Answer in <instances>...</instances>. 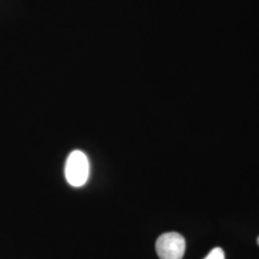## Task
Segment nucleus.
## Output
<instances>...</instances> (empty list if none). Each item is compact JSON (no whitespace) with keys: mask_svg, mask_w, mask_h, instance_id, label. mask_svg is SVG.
<instances>
[{"mask_svg":"<svg viewBox=\"0 0 259 259\" xmlns=\"http://www.w3.org/2000/svg\"><path fill=\"white\" fill-rule=\"evenodd\" d=\"M65 179L74 187L83 186L90 177V161L82 151L75 150L69 154L65 167Z\"/></svg>","mask_w":259,"mask_h":259,"instance_id":"obj_1","label":"nucleus"},{"mask_svg":"<svg viewBox=\"0 0 259 259\" xmlns=\"http://www.w3.org/2000/svg\"><path fill=\"white\" fill-rule=\"evenodd\" d=\"M156 250L159 259H183L185 251V238L178 232L163 233L157 238Z\"/></svg>","mask_w":259,"mask_h":259,"instance_id":"obj_2","label":"nucleus"},{"mask_svg":"<svg viewBox=\"0 0 259 259\" xmlns=\"http://www.w3.org/2000/svg\"><path fill=\"white\" fill-rule=\"evenodd\" d=\"M204 259H225V252L221 248H214Z\"/></svg>","mask_w":259,"mask_h":259,"instance_id":"obj_3","label":"nucleus"},{"mask_svg":"<svg viewBox=\"0 0 259 259\" xmlns=\"http://www.w3.org/2000/svg\"><path fill=\"white\" fill-rule=\"evenodd\" d=\"M257 244H258V246H259V237H258V238H257Z\"/></svg>","mask_w":259,"mask_h":259,"instance_id":"obj_4","label":"nucleus"}]
</instances>
